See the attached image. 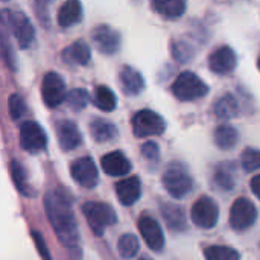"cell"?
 <instances>
[{
	"instance_id": "obj_1",
	"label": "cell",
	"mask_w": 260,
	"mask_h": 260,
	"mask_svg": "<svg viewBox=\"0 0 260 260\" xmlns=\"http://www.w3.org/2000/svg\"><path fill=\"white\" fill-rule=\"evenodd\" d=\"M44 210L58 241L69 250L79 244V230L70 200L59 190H49L44 195Z\"/></svg>"
},
{
	"instance_id": "obj_2",
	"label": "cell",
	"mask_w": 260,
	"mask_h": 260,
	"mask_svg": "<svg viewBox=\"0 0 260 260\" xmlns=\"http://www.w3.org/2000/svg\"><path fill=\"white\" fill-rule=\"evenodd\" d=\"M161 183L165 190L175 200L186 198L193 189V178L183 163H172L166 168Z\"/></svg>"
},
{
	"instance_id": "obj_3",
	"label": "cell",
	"mask_w": 260,
	"mask_h": 260,
	"mask_svg": "<svg viewBox=\"0 0 260 260\" xmlns=\"http://www.w3.org/2000/svg\"><path fill=\"white\" fill-rule=\"evenodd\" d=\"M2 24L9 27L20 49H27L35 40V29L29 17L21 11H2Z\"/></svg>"
},
{
	"instance_id": "obj_4",
	"label": "cell",
	"mask_w": 260,
	"mask_h": 260,
	"mask_svg": "<svg viewBox=\"0 0 260 260\" xmlns=\"http://www.w3.org/2000/svg\"><path fill=\"white\" fill-rule=\"evenodd\" d=\"M172 94L181 102H190L204 98L210 88L209 85L193 72H181L172 84Z\"/></svg>"
},
{
	"instance_id": "obj_5",
	"label": "cell",
	"mask_w": 260,
	"mask_h": 260,
	"mask_svg": "<svg viewBox=\"0 0 260 260\" xmlns=\"http://www.w3.org/2000/svg\"><path fill=\"white\" fill-rule=\"evenodd\" d=\"M82 215L85 216L88 227L96 236H102L105 229L110 225H114L117 222V213L116 210L101 201H88L82 206Z\"/></svg>"
},
{
	"instance_id": "obj_6",
	"label": "cell",
	"mask_w": 260,
	"mask_h": 260,
	"mask_svg": "<svg viewBox=\"0 0 260 260\" xmlns=\"http://www.w3.org/2000/svg\"><path fill=\"white\" fill-rule=\"evenodd\" d=\"M133 133L139 139L161 136L166 131L165 119L152 110H140L133 117Z\"/></svg>"
},
{
	"instance_id": "obj_7",
	"label": "cell",
	"mask_w": 260,
	"mask_h": 260,
	"mask_svg": "<svg viewBox=\"0 0 260 260\" xmlns=\"http://www.w3.org/2000/svg\"><path fill=\"white\" fill-rule=\"evenodd\" d=\"M20 146L23 151L29 154H37L46 149L47 146V136L43 126L35 120H26L20 126Z\"/></svg>"
},
{
	"instance_id": "obj_8",
	"label": "cell",
	"mask_w": 260,
	"mask_h": 260,
	"mask_svg": "<svg viewBox=\"0 0 260 260\" xmlns=\"http://www.w3.org/2000/svg\"><path fill=\"white\" fill-rule=\"evenodd\" d=\"M257 209L248 198H238L230 210V225L236 232H244L253 227L257 221Z\"/></svg>"
},
{
	"instance_id": "obj_9",
	"label": "cell",
	"mask_w": 260,
	"mask_h": 260,
	"mask_svg": "<svg viewBox=\"0 0 260 260\" xmlns=\"http://www.w3.org/2000/svg\"><path fill=\"white\" fill-rule=\"evenodd\" d=\"M192 221L200 229H213L219 219V207L210 197H200L192 206Z\"/></svg>"
},
{
	"instance_id": "obj_10",
	"label": "cell",
	"mask_w": 260,
	"mask_h": 260,
	"mask_svg": "<svg viewBox=\"0 0 260 260\" xmlns=\"http://www.w3.org/2000/svg\"><path fill=\"white\" fill-rule=\"evenodd\" d=\"M41 98L46 107L56 108L67 99L66 82L56 72H47L41 84Z\"/></svg>"
},
{
	"instance_id": "obj_11",
	"label": "cell",
	"mask_w": 260,
	"mask_h": 260,
	"mask_svg": "<svg viewBox=\"0 0 260 260\" xmlns=\"http://www.w3.org/2000/svg\"><path fill=\"white\" fill-rule=\"evenodd\" d=\"M91 41L101 53L114 55L120 49L122 37L110 24H99L91 30Z\"/></svg>"
},
{
	"instance_id": "obj_12",
	"label": "cell",
	"mask_w": 260,
	"mask_h": 260,
	"mask_svg": "<svg viewBox=\"0 0 260 260\" xmlns=\"http://www.w3.org/2000/svg\"><path fill=\"white\" fill-rule=\"evenodd\" d=\"M70 175L81 187L85 189L96 187L99 181L96 163L90 157H79L78 160H75L70 166Z\"/></svg>"
},
{
	"instance_id": "obj_13",
	"label": "cell",
	"mask_w": 260,
	"mask_h": 260,
	"mask_svg": "<svg viewBox=\"0 0 260 260\" xmlns=\"http://www.w3.org/2000/svg\"><path fill=\"white\" fill-rule=\"evenodd\" d=\"M139 232L146 242L148 248L152 251H161L165 247V235L161 232L160 224L149 215H142L137 222Z\"/></svg>"
},
{
	"instance_id": "obj_14",
	"label": "cell",
	"mask_w": 260,
	"mask_h": 260,
	"mask_svg": "<svg viewBox=\"0 0 260 260\" xmlns=\"http://www.w3.org/2000/svg\"><path fill=\"white\" fill-rule=\"evenodd\" d=\"M209 69L216 75H227L233 72L238 66V56L236 52L230 46H221L216 47L209 55Z\"/></svg>"
},
{
	"instance_id": "obj_15",
	"label": "cell",
	"mask_w": 260,
	"mask_h": 260,
	"mask_svg": "<svg viewBox=\"0 0 260 260\" xmlns=\"http://www.w3.org/2000/svg\"><path fill=\"white\" fill-rule=\"evenodd\" d=\"M56 140L62 151H73L82 143V136L78 125L73 120H58L55 125Z\"/></svg>"
},
{
	"instance_id": "obj_16",
	"label": "cell",
	"mask_w": 260,
	"mask_h": 260,
	"mask_svg": "<svg viewBox=\"0 0 260 260\" xmlns=\"http://www.w3.org/2000/svg\"><path fill=\"white\" fill-rule=\"evenodd\" d=\"M117 200L122 206H133L139 201L142 195V183L137 175H133L129 178H123L116 183L114 186Z\"/></svg>"
},
{
	"instance_id": "obj_17",
	"label": "cell",
	"mask_w": 260,
	"mask_h": 260,
	"mask_svg": "<svg viewBox=\"0 0 260 260\" xmlns=\"http://www.w3.org/2000/svg\"><path fill=\"white\" fill-rule=\"evenodd\" d=\"M101 168L110 177H123L131 171V161L122 151H113L102 157Z\"/></svg>"
},
{
	"instance_id": "obj_18",
	"label": "cell",
	"mask_w": 260,
	"mask_h": 260,
	"mask_svg": "<svg viewBox=\"0 0 260 260\" xmlns=\"http://www.w3.org/2000/svg\"><path fill=\"white\" fill-rule=\"evenodd\" d=\"M119 79L123 91L128 96H137L145 90V79L139 70L131 66H123L119 73Z\"/></svg>"
},
{
	"instance_id": "obj_19",
	"label": "cell",
	"mask_w": 260,
	"mask_h": 260,
	"mask_svg": "<svg viewBox=\"0 0 260 260\" xmlns=\"http://www.w3.org/2000/svg\"><path fill=\"white\" fill-rule=\"evenodd\" d=\"M62 61L69 66H87L91 59V50L82 40L75 41L62 50Z\"/></svg>"
},
{
	"instance_id": "obj_20",
	"label": "cell",
	"mask_w": 260,
	"mask_h": 260,
	"mask_svg": "<svg viewBox=\"0 0 260 260\" xmlns=\"http://www.w3.org/2000/svg\"><path fill=\"white\" fill-rule=\"evenodd\" d=\"M161 216H163L166 225L172 232L180 233V232L187 230V219H186V212L183 207H180L177 204L163 203L161 204Z\"/></svg>"
},
{
	"instance_id": "obj_21",
	"label": "cell",
	"mask_w": 260,
	"mask_h": 260,
	"mask_svg": "<svg viewBox=\"0 0 260 260\" xmlns=\"http://www.w3.org/2000/svg\"><path fill=\"white\" fill-rule=\"evenodd\" d=\"M90 136L98 143H107L117 139L119 129L114 123L105 119H93L90 122Z\"/></svg>"
},
{
	"instance_id": "obj_22",
	"label": "cell",
	"mask_w": 260,
	"mask_h": 260,
	"mask_svg": "<svg viewBox=\"0 0 260 260\" xmlns=\"http://www.w3.org/2000/svg\"><path fill=\"white\" fill-rule=\"evenodd\" d=\"M58 24L61 27H70L82 20V5L78 0H69L61 5L56 14Z\"/></svg>"
},
{
	"instance_id": "obj_23",
	"label": "cell",
	"mask_w": 260,
	"mask_h": 260,
	"mask_svg": "<svg viewBox=\"0 0 260 260\" xmlns=\"http://www.w3.org/2000/svg\"><path fill=\"white\" fill-rule=\"evenodd\" d=\"M213 113L221 120H230L239 116L241 107H239L238 99L233 94L225 93L224 96L216 99V102L213 104Z\"/></svg>"
},
{
	"instance_id": "obj_24",
	"label": "cell",
	"mask_w": 260,
	"mask_h": 260,
	"mask_svg": "<svg viewBox=\"0 0 260 260\" xmlns=\"http://www.w3.org/2000/svg\"><path fill=\"white\" fill-rule=\"evenodd\" d=\"M151 8L166 20L180 18L186 11L184 0H154L151 2Z\"/></svg>"
},
{
	"instance_id": "obj_25",
	"label": "cell",
	"mask_w": 260,
	"mask_h": 260,
	"mask_svg": "<svg viewBox=\"0 0 260 260\" xmlns=\"http://www.w3.org/2000/svg\"><path fill=\"white\" fill-rule=\"evenodd\" d=\"M9 169H11V178L14 181L15 189L21 195H24V197H34L35 195V189L30 186L27 174H26V169L23 168V165L18 160H12L11 165H9Z\"/></svg>"
},
{
	"instance_id": "obj_26",
	"label": "cell",
	"mask_w": 260,
	"mask_h": 260,
	"mask_svg": "<svg viewBox=\"0 0 260 260\" xmlns=\"http://www.w3.org/2000/svg\"><path fill=\"white\" fill-rule=\"evenodd\" d=\"M213 140H215V145L222 149V151H230L233 149L238 142H239V133L235 126L232 125H219L216 129H215V134H213Z\"/></svg>"
},
{
	"instance_id": "obj_27",
	"label": "cell",
	"mask_w": 260,
	"mask_h": 260,
	"mask_svg": "<svg viewBox=\"0 0 260 260\" xmlns=\"http://www.w3.org/2000/svg\"><path fill=\"white\" fill-rule=\"evenodd\" d=\"M93 104H94L99 110H102V111H105V113H111V111H114L116 107H117V98H116L114 91L110 90L108 87H105V85H98V87L94 88Z\"/></svg>"
},
{
	"instance_id": "obj_28",
	"label": "cell",
	"mask_w": 260,
	"mask_h": 260,
	"mask_svg": "<svg viewBox=\"0 0 260 260\" xmlns=\"http://www.w3.org/2000/svg\"><path fill=\"white\" fill-rule=\"evenodd\" d=\"M213 181L216 183V186L225 192L235 189L236 180H235V165L233 163H222L221 166L216 168L215 175H213Z\"/></svg>"
},
{
	"instance_id": "obj_29",
	"label": "cell",
	"mask_w": 260,
	"mask_h": 260,
	"mask_svg": "<svg viewBox=\"0 0 260 260\" xmlns=\"http://www.w3.org/2000/svg\"><path fill=\"white\" fill-rule=\"evenodd\" d=\"M206 260H241L239 251L225 245H210L204 250Z\"/></svg>"
},
{
	"instance_id": "obj_30",
	"label": "cell",
	"mask_w": 260,
	"mask_h": 260,
	"mask_svg": "<svg viewBox=\"0 0 260 260\" xmlns=\"http://www.w3.org/2000/svg\"><path fill=\"white\" fill-rule=\"evenodd\" d=\"M139 250H140V244L134 235L126 233V235L120 236V239L117 242V251L123 259H133L134 256H137Z\"/></svg>"
},
{
	"instance_id": "obj_31",
	"label": "cell",
	"mask_w": 260,
	"mask_h": 260,
	"mask_svg": "<svg viewBox=\"0 0 260 260\" xmlns=\"http://www.w3.org/2000/svg\"><path fill=\"white\" fill-rule=\"evenodd\" d=\"M66 102L75 111H81L90 104V94L85 88H73L67 93Z\"/></svg>"
},
{
	"instance_id": "obj_32",
	"label": "cell",
	"mask_w": 260,
	"mask_h": 260,
	"mask_svg": "<svg viewBox=\"0 0 260 260\" xmlns=\"http://www.w3.org/2000/svg\"><path fill=\"white\" fill-rule=\"evenodd\" d=\"M171 50H172V56L178 62H187L193 56V47L184 40H174L171 43Z\"/></svg>"
},
{
	"instance_id": "obj_33",
	"label": "cell",
	"mask_w": 260,
	"mask_h": 260,
	"mask_svg": "<svg viewBox=\"0 0 260 260\" xmlns=\"http://www.w3.org/2000/svg\"><path fill=\"white\" fill-rule=\"evenodd\" d=\"M242 168L245 172H254L260 169V149L247 148L242 152Z\"/></svg>"
},
{
	"instance_id": "obj_34",
	"label": "cell",
	"mask_w": 260,
	"mask_h": 260,
	"mask_svg": "<svg viewBox=\"0 0 260 260\" xmlns=\"http://www.w3.org/2000/svg\"><path fill=\"white\" fill-rule=\"evenodd\" d=\"M8 110L12 120H20L26 111V104L18 93H12L8 99Z\"/></svg>"
},
{
	"instance_id": "obj_35",
	"label": "cell",
	"mask_w": 260,
	"mask_h": 260,
	"mask_svg": "<svg viewBox=\"0 0 260 260\" xmlns=\"http://www.w3.org/2000/svg\"><path fill=\"white\" fill-rule=\"evenodd\" d=\"M140 152H142V157L146 161L152 163V165L158 163V160H160V146L155 142H146V143H143Z\"/></svg>"
},
{
	"instance_id": "obj_36",
	"label": "cell",
	"mask_w": 260,
	"mask_h": 260,
	"mask_svg": "<svg viewBox=\"0 0 260 260\" xmlns=\"http://www.w3.org/2000/svg\"><path fill=\"white\" fill-rule=\"evenodd\" d=\"M2 55H3V59H5V64L8 66L9 70H17V61H15V55L8 43V38H6V34L3 32L2 34Z\"/></svg>"
},
{
	"instance_id": "obj_37",
	"label": "cell",
	"mask_w": 260,
	"mask_h": 260,
	"mask_svg": "<svg viewBox=\"0 0 260 260\" xmlns=\"http://www.w3.org/2000/svg\"><path fill=\"white\" fill-rule=\"evenodd\" d=\"M30 236H32V239H34V242H35V247H37L40 256L44 260H52V257H50V251H49V248H47V245H46L44 238L41 236V233L37 232V230H32Z\"/></svg>"
},
{
	"instance_id": "obj_38",
	"label": "cell",
	"mask_w": 260,
	"mask_h": 260,
	"mask_svg": "<svg viewBox=\"0 0 260 260\" xmlns=\"http://www.w3.org/2000/svg\"><path fill=\"white\" fill-rule=\"evenodd\" d=\"M250 187H251V190H253V193L260 200V174L259 175H256L253 180H251V183H250Z\"/></svg>"
},
{
	"instance_id": "obj_39",
	"label": "cell",
	"mask_w": 260,
	"mask_h": 260,
	"mask_svg": "<svg viewBox=\"0 0 260 260\" xmlns=\"http://www.w3.org/2000/svg\"><path fill=\"white\" fill-rule=\"evenodd\" d=\"M257 69H259V70H260V58H259V59H257Z\"/></svg>"
},
{
	"instance_id": "obj_40",
	"label": "cell",
	"mask_w": 260,
	"mask_h": 260,
	"mask_svg": "<svg viewBox=\"0 0 260 260\" xmlns=\"http://www.w3.org/2000/svg\"><path fill=\"white\" fill-rule=\"evenodd\" d=\"M139 260H148V259H139Z\"/></svg>"
}]
</instances>
